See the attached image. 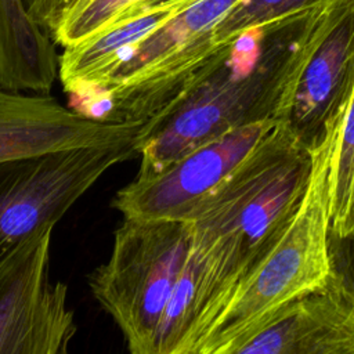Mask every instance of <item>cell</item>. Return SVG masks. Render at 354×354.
<instances>
[{
	"label": "cell",
	"mask_w": 354,
	"mask_h": 354,
	"mask_svg": "<svg viewBox=\"0 0 354 354\" xmlns=\"http://www.w3.org/2000/svg\"><path fill=\"white\" fill-rule=\"evenodd\" d=\"M241 0H195L170 21L133 46L124 59L88 97L133 83L192 43L213 35L214 28ZM93 100V101H94Z\"/></svg>",
	"instance_id": "13"
},
{
	"label": "cell",
	"mask_w": 354,
	"mask_h": 354,
	"mask_svg": "<svg viewBox=\"0 0 354 354\" xmlns=\"http://www.w3.org/2000/svg\"><path fill=\"white\" fill-rule=\"evenodd\" d=\"M192 242L191 223L123 217L105 263L87 275L94 299L133 354H156L163 317Z\"/></svg>",
	"instance_id": "4"
},
{
	"label": "cell",
	"mask_w": 354,
	"mask_h": 354,
	"mask_svg": "<svg viewBox=\"0 0 354 354\" xmlns=\"http://www.w3.org/2000/svg\"><path fill=\"white\" fill-rule=\"evenodd\" d=\"M73 1L75 0H35V3L28 7V11L30 17L51 35L58 19Z\"/></svg>",
	"instance_id": "16"
},
{
	"label": "cell",
	"mask_w": 354,
	"mask_h": 354,
	"mask_svg": "<svg viewBox=\"0 0 354 354\" xmlns=\"http://www.w3.org/2000/svg\"><path fill=\"white\" fill-rule=\"evenodd\" d=\"M348 239H351L353 241V249H354V236H351V238H348ZM351 277H353V279H354V250H353V271H351V274H350Z\"/></svg>",
	"instance_id": "17"
},
{
	"label": "cell",
	"mask_w": 354,
	"mask_h": 354,
	"mask_svg": "<svg viewBox=\"0 0 354 354\" xmlns=\"http://www.w3.org/2000/svg\"><path fill=\"white\" fill-rule=\"evenodd\" d=\"M330 230L333 239L354 236V90L346 108L335 167Z\"/></svg>",
	"instance_id": "14"
},
{
	"label": "cell",
	"mask_w": 354,
	"mask_h": 354,
	"mask_svg": "<svg viewBox=\"0 0 354 354\" xmlns=\"http://www.w3.org/2000/svg\"><path fill=\"white\" fill-rule=\"evenodd\" d=\"M308 171L310 152L281 123L187 216L192 242L178 297L183 325L198 340L283 231Z\"/></svg>",
	"instance_id": "1"
},
{
	"label": "cell",
	"mask_w": 354,
	"mask_h": 354,
	"mask_svg": "<svg viewBox=\"0 0 354 354\" xmlns=\"http://www.w3.org/2000/svg\"><path fill=\"white\" fill-rule=\"evenodd\" d=\"M281 120L236 127L180 158L151 177H134L120 188L112 206L123 217L185 220Z\"/></svg>",
	"instance_id": "7"
},
{
	"label": "cell",
	"mask_w": 354,
	"mask_h": 354,
	"mask_svg": "<svg viewBox=\"0 0 354 354\" xmlns=\"http://www.w3.org/2000/svg\"><path fill=\"white\" fill-rule=\"evenodd\" d=\"M238 354H354V279L335 264L318 289L289 304Z\"/></svg>",
	"instance_id": "10"
},
{
	"label": "cell",
	"mask_w": 354,
	"mask_h": 354,
	"mask_svg": "<svg viewBox=\"0 0 354 354\" xmlns=\"http://www.w3.org/2000/svg\"><path fill=\"white\" fill-rule=\"evenodd\" d=\"M144 124L76 112L50 94L28 95L0 88V162L77 147L134 141Z\"/></svg>",
	"instance_id": "9"
},
{
	"label": "cell",
	"mask_w": 354,
	"mask_h": 354,
	"mask_svg": "<svg viewBox=\"0 0 354 354\" xmlns=\"http://www.w3.org/2000/svg\"><path fill=\"white\" fill-rule=\"evenodd\" d=\"M335 3L275 18L224 41L188 90L144 124L136 177L155 176L236 127L281 120Z\"/></svg>",
	"instance_id": "2"
},
{
	"label": "cell",
	"mask_w": 354,
	"mask_h": 354,
	"mask_svg": "<svg viewBox=\"0 0 354 354\" xmlns=\"http://www.w3.org/2000/svg\"><path fill=\"white\" fill-rule=\"evenodd\" d=\"M58 73L55 41L30 17L25 0H0V88L47 95Z\"/></svg>",
	"instance_id": "12"
},
{
	"label": "cell",
	"mask_w": 354,
	"mask_h": 354,
	"mask_svg": "<svg viewBox=\"0 0 354 354\" xmlns=\"http://www.w3.org/2000/svg\"><path fill=\"white\" fill-rule=\"evenodd\" d=\"M138 156L137 140L0 162V264L54 228L106 170Z\"/></svg>",
	"instance_id": "5"
},
{
	"label": "cell",
	"mask_w": 354,
	"mask_h": 354,
	"mask_svg": "<svg viewBox=\"0 0 354 354\" xmlns=\"http://www.w3.org/2000/svg\"><path fill=\"white\" fill-rule=\"evenodd\" d=\"M353 90L354 0H340L299 73L281 122L310 149L325 134L329 120L348 104Z\"/></svg>",
	"instance_id": "8"
},
{
	"label": "cell",
	"mask_w": 354,
	"mask_h": 354,
	"mask_svg": "<svg viewBox=\"0 0 354 354\" xmlns=\"http://www.w3.org/2000/svg\"><path fill=\"white\" fill-rule=\"evenodd\" d=\"M25 3H26V7H30L35 3V0H25Z\"/></svg>",
	"instance_id": "18"
},
{
	"label": "cell",
	"mask_w": 354,
	"mask_h": 354,
	"mask_svg": "<svg viewBox=\"0 0 354 354\" xmlns=\"http://www.w3.org/2000/svg\"><path fill=\"white\" fill-rule=\"evenodd\" d=\"M347 105L329 120L325 134L308 149V178L296 210L266 254L235 288L199 354H238L289 304L322 286L335 272L330 214Z\"/></svg>",
	"instance_id": "3"
},
{
	"label": "cell",
	"mask_w": 354,
	"mask_h": 354,
	"mask_svg": "<svg viewBox=\"0 0 354 354\" xmlns=\"http://www.w3.org/2000/svg\"><path fill=\"white\" fill-rule=\"evenodd\" d=\"M53 230L0 264V354H66L77 332L68 286L50 281Z\"/></svg>",
	"instance_id": "6"
},
{
	"label": "cell",
	"mask_w": 354,
	"mask_h": 354,
	"mask_svg": "<svg viewBox=\"0 0 354 354\" xmlns=\"http://www.w3.org/2000/svg\"><path fill=\"white\" fill-rule=\"evenodd\" d=\"M195 0H173L145 7L97 36L64 48L58 77L64 91L88 98L106 76L124 59L127 51L153 33Z\"/></svg>",
	"instance_id": "11"
},
{
	"label": "cell",
	"mask_w": 354,
	"mask_h": 354,
	"mask_svg": "<svg viewBox=\"0 0 354 354\" xmlns=\"http://www.w3.org/2000/svg\"><path fill=\"white\" fill-rule=\"evenodd\" d=\"M335 1L339 0H241L214 28L213 39L220 44L249 28Z\"/></svg>",
	"instance_id": "15"
}]
</instances>
